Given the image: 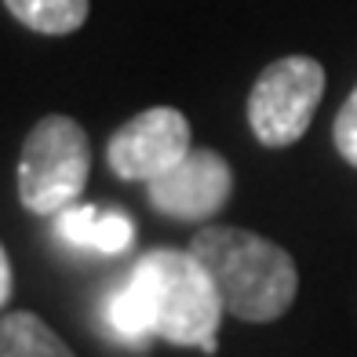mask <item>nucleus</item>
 <instances>
[{"instance_id":"nucleus-6","label":"nucleus","mask_w":357,"mask_h":357,"mask_svg":"<svg viewBox=\"0 0 357 357\" xmlns=\"http://www.w3.org/2000/svg\"><path fill=\"white\" fill-rule=\"evenodd\" d=\"M150 186V204L172 219H208L230 201L234 172L215 150H190L172 172L157 175Z\"/></svg>"},{"instance_id":"nucleus-4","label":"nucleus","mask_w":357,"mask_h":357,"mask_svg":"<svg viewBox=\"0 0 357 357\" xmlns=\"http://www.w3.org/2000/svg\"><path fill=\"white\" fill-rule=\"evenodd\" d=\"M324 95V66L310 55L278 59L259 73L248 95V124L255 139L281 150L306 135Z\"/></svg>"},{"instance_id":"nucleus-5","label":"nucleus","mask_w":357,"mask_h":357,"mask_svg":"<svg viewBox=\"0 0 357 357\" xmlns=\"http://www.w3.org/2000/svg\"><path fill=\"white\" fill-rule=\"evenodd\" d=\"M190 153V121L172 106H153L117 128L106 146V160L128 183H153Z\"/></svg>"},{"instance_id":"nucleus-1","label":"nucleus","mask_w":357,"mask_h":357,"mask_svg":"<svg viewBox=\"0 0 357 357\" xmlns=\"http://www.w3.org/2000/svg\"><path fill=\"white\" fill-rule=\"evenodd\" d=\"M222 296V306L241 321H278L299 291V270L291 255L241 226H208L190 241Z\"/></svg>"},{"instance_id":"nucleus-8","label":"nucleus","mask_w":357,"mask_h":357,"mask_svg":"<svg viewBox=\"0 0 357 357\" xmlns=\"http://www.w3.org/2000/svg\"><path fill=\"white\" fill-rule=\"evenodd\" d=\"M106 324L113 328V335L128 347H142L157 335L153 332V303L146 291L142 278L132 270V278L124 284H117L106 299Z\"/></svg>"},{"instance_id":"nucleus-10","label":"nucleus","mask_w":357,"mask_h":357,"mask_svg":"<svg viewBox=\"0 0 357 357\" xmlns=\"http://www.w3.org/2000/svg\"><path fill=\"white\" fill-rule=\"evenodd\" d=\"M8 11L44 37H66L84 26L88 0H4Z\"/></svg>"},{"instance_id":"nucleus-3","label":"nucleus","mask_w":357,"mask_h":357,"mask_svg":"<svg viewBox=\"0 0 357 357\" xmlns=\"http://www.w3.org/2000/svg\"><path fill=\"white\" fill-rule=\"evenodd\" d=\"M91 172L88 132L73 117L37 121L19 157V201L33 215H59L80 197Z\"/></svg>"},{"instance_id":"nucleus-7","label":"nucleus","mask_w":357,"mask_h":357,"mask_svg":"<svg viewBox=\"0 0 357 357\" xmlns=\"http://www.w3.org/2000/svg\"><path fill=\"white\" fill-rule=\"evenodd\" d=\"M59 237L88 252L117 255L128 252L135 241V226L121 208H95V204H70L59 212Z\"/></svg>"},{"instance_id":"nucleus-12","label":"nucleus","mask_w":357,"mask_h":357,"mask_svg":"<svg viewBox=\"0 0 357 357\" xmlns=\"http://www.w3.org/2000/svg\"><path fill=\"white\" fill-rule=\"evenodd\" d=\"M11 288H15V281H11V263H8L4 248H0V306L11 299Z\"/></svg>"},{"instance_id":"nucleus-11","label":"nucleus","mask_w":357,"mask_h":357,"mask_svg":"<svg viewBox=\"0 0 357 357\" xmlns=\"http://www.w3.org/2000/svg\"><path fill=\"white\" fill-rule=\"evenodd\" d=\"M332 135H335V150L343 153V160L357 168V88L350 91V99L343 102V109L335 113Z\"/></svg>"},{"instance_id":"nucleus-9","label":"nucleus","mask_w":357,"mask_h":357,"mask_svg":"<svg viewBox=\"0 0 357 357\" xmlns=\"http://www.w3.org/2000/svg\"><path fill=\"white\" fill-rule=\"evenodd\" d=\"M0 357H73V350L47 321L29 310H15L0 321Z\"/></svg>"},{"instance_id":"nucleus-2","label":"nucleus","mask_w":357,"mask_h":357,"mask_svg":"<svg viewBox=\"0 0 357 357\" xmlns=\"http://www.w3.org/2000/svg\"><path fill=\"white\" fill-rule=\"evenodd\" d=\"M135 273L153 303V332L175 347H197L204 354H215V332L226 306L201 259L190 248H157L139 259Z\"/></svg>"}]
</instances>
